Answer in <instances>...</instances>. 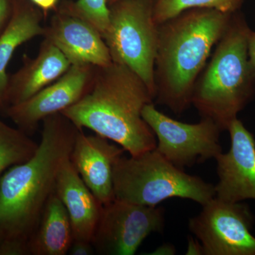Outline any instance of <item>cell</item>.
I'll return each mask as SVG.
<instances>
[{
    "instance_id": "cell-1",
    "label": "cell",
    "mask_w": 255,
    "mask_h": 255,
    "mask_svg": "<svg viewBox=\"0 0 255 255\" xmlns=\"http://www.w3.org/2000/svg\"><path fill=\"white\" fill-rule=\"evenodd\" d=\"M42 124L41 140L35 153L0 179V234L3 239L29 241L81 130L61 113L46 117Z\"/></svg>"
},
{
    "instance_id": "cell-2",
    "label": "cell",
    "mask_w": 255,
    "mask_h": 255,
    "mask_svg": "<svg viewBox=\"0 0 255 255\" xmlns=\"http://www.w3.org/2000/svg\"><path fill=\"white\" fill-rule=\"evenodd\" d=\"M154 99L136 74L112 62L95 67L86 93L60 113L79 129H90L137 156L157 145L155 134L142 117L144 107Z\"/></svg>"
},
{
    "instance_id": "cell-3",
    "label": "cell",
    "mask_w": 255,
    "mask_h": 255,
    "mask_svg": "<svg viewBox=\"0 0 255 255\" xmlns=\"http://www.w3.org/2000/svg\"><path fill=\"white\" fill-rule=\"evenodd\" d=\"M233 14L195 8L158 25L155 65L157 103L181 114L191 105L196 80Z\"/></svg>"
},
{
    "instance_id": "cell-4",
    "label": "cell",
    "mask_w": 255,
    "mask_h": 255,
    "mask_svg": "<svg viewBox=\"0 0 255 255\" xmlns=\"http://www.w3.org/2000/svg\"><path fill=\"white\" fill-rule=\"evenodd\" d=\"M251 31L245 15L241 11L233 13L193 90L191 105L222 131L255 97V74L248 54Z\"/></svg>"
},
{
    "instance_id": "cell-5",
    "label": "cell",
    "mask_w": 255,
    "mask_h": 255,
    "mask_svg": "<svg viewBox=\"0 0 255 255\" xmlns=\"http://www.w3.org/2000/svg\"><path fill=\"white\" fill-rule=\"evenodd\" d=\"M113 184L116 199L147 206L174 197L204 206L216 194L212 184L186 173L155 149L137 156H121L114 165Z\"/></svg>"
},
{
    "instance_id": "cell-6",
    "label": "cell",
    "mask_w": 255,
    "mask_h": 255,
    "mask_svg": "<svg viewBox=\"0 0 255 255\" xmlns=\"http://www.w3.org/2000/svg\"><path fill=\"white\" fill-rule=\"evenodd\" d=\"M154 1L119 0L109 5L110 27L104 39L112 62L136 74L155 99L158 25L153 17Z\"/></svg>"
},
{
    "instance_id": "cell-7",
    "label": "cell",
    "mask_w": 255,
    "mask_h": 255,
    "mask_svg": "<svg viewBox=\"0 0 255 255\" xmlns=\"http://www.w3.org/2000/svg\"><path fill=\"white\" fill-rule=\"evenodd\" d=\"M142 117L157 138L155 150L179 168L216 159L223 152L219 142L222 130L209 119L183 123L159 112L153 103L145 106Z\"/></svg>"
},
{
    "instance_id": "cell-8",
    "label": "cell",
    "mask_w": 255,
    "mask_h": 255,
    "mask_svg": "<svg viewBox=\"0 0 255 255\" xmlns=\"http://www.w3.org/2000/svg\"><path fill=\"white\" fill-rule=\"evenodd\" d=\"M202 206L200 214L189 220V228L204 255H255L254 216L249 206L216 197Z\"/></svg>"
},
{
    "instance_id": "cell-9",
    "label": "cell",
    "mask_w": 255,
    "mask_h": 255,
    "mask_svg": "<svg viewBox=\"0 0 255 255\" xmlns=\"http://www.w3.org/2000/svg\"><path fill=\"white\" fill-rule=\"evenodd\" d=\"M164 226V210L114 199L103 206L92 240L97 254L132 255L152 233Z\"/></svg>"
},
{
    "instance_id": "cell-10",
    "label": "cell",
    "mask_w": 255,
    "mask_h": 255,
    "mask_svg": "<svg viewBox=\"0 0 255 255\" xmlns=\"http://www.w3.org/2000/svg\"><path fill=\"white\" fill-rule=\"evenodd\" d=\"M95 68L91 65H71L66 73L36 95L11 105L8 109L9 117L23 130H34L43 119L60 113L82 98L90 87Z\"/></svg>"
},
{
    "instance_id": "cell-11",
    "label": "cell",
    "mask_w": 255,
    "mask_h": 255,
    "mask_svg": "<svg viewBox=\"0 0 255 255\" xmlns=\"http://www.w3.org/2000/svg\"><path fill=\"white\" fill-rule=\"evenodd\" d=\"M231 148L216 157L219 182L215 197L228 202L255 200V138L240 119L230 124Z\"/></svg>"
},
{
    "instance_id": "cell-12",
    "label": "cell",
    "mask_w": 255,
    "mask_h": 255,
    "mask_svg": "<svg viewBox=\"0 0 255 255\" xmlns=\"http://www.w3.org/2000/svg\"><path fill=\"white\" fill-rule=\"evenodd\" d=\"M124 149L99 135H87L80 130L70 154V162L87 187L102 205L115 199L113 169Z\"/></svg>"
},
{
    "instance_id": "cell-13",
    "label": "cell",
    "mask_w": 255,
    "mask_h": 255,
    "mask_svg": "<svg viewBox=\"0 0 255 255\" xmlns=\"http://www.w3.org/2000/svg\"><path fill=\"white\" fill-rule=\"evenodd\" d=\"M44 38L53 43L71 65L103 67L112 63L110 50L100 32L81 18L57 10Z\"/></svg>"
},
{
    "instance_id": "cell-14",
    "label": "cell",
    "mask_w": 255,
    "mask_h": 255,
    "mask_svg": "<svg viewBox=\"0 0 255 255\" xmlns=\"http://www.w3.org/2000/svg\"><path fill=\"white\" fill-rule=\"evenodd\" d=\"M70 66L63 53L44 38L38 55L34 58L26 56L22 68L9 78L3 102L8 101L11 106L28 100L58 80Z\"/></svg>"
},
{
    "instance_id": "cell-15",
    "label": "cell",
    "mask_w": 255,
    "mask_h": 255,
    "mask_svg": "<svg viewBox=\"0 0 255 255\" xmlns=\"http://www.w3.org/2000/svg\"><path fill=\"white\" fill-rule=\"evenodd\" d=\"M55 193L68 211L74 240L92 243L103 205L87 187L70 159L60 169Z\"/></svg>"
},
{
    "instance_id": "cell-16",
    "label": "cell",
    "mask_w": 255,
    "mask_h": 255,
    "mask_svg": "<svg viewBox=\"0 0 255 255\" xmlns=\"http://www.w3.org/2000/svg\"><path fill=\"white\" fill-rule=\"evenodd\" d=\"M45 14L31 0H16L9 21L0 33V99L3 100L9 84L6 69L18 46L38 36H43Z\"/></svg>"
},
{
    "instance_id": "cell-17",
    "label": "cell",
    "mask_w": 255,
    "mask_h": 255,
    "mask_svg": "<svg viewBox=\"0 0 255 255\" xmlns=\"http://www.w3.org/2000/svg\"><path fill=\"white\" fill-rule=\"evenodd\" d=\"M73 241L68 211L55 191L28 241L30 255H65L68 254Z\"/></svg>"
},
{
    "instance_id": "cell-18",
    "label": "cell",
    "mask_w": 255,
    "mask_h": 255,
    "mask_svg": "<svg viewBox=\"0 0 255 255\" xmlns=\"http://www.w3.org/2000/svg\"><path fill=\"white\" fill-rule=\"evenodd\" d=\"M38 146L22 130L13 128L0 120V174L9 166L26 162Z\"/></svg>"
},
{
    "instance_id": "cell-19",
    "label": "cell",
    "mask_w": 255,
    "mask_h": 255,
    "mask_svg": "<svg viewBox=\"0 0 255 255\" xmlns=\"http://www.w3.org/2000/svg\"><path fill=\"white\" fill-rule=\"evenodd\" d=\"M245 0H155L153 17L157 25L177 16L186 10L206 8L223 12L233 13L241 11Z\"/></svg>"
},
{
    "instance_id": "cell-20",
    "label": "cell",
    "mask_w": 255,
    "mask_h": 255,
    "mask_svg": "<svg viewBox=\"0 0 255 255\" xmlns=\"http://www.w3.org/2000/svg\"><path fill=\"white\" fill-rule=\"evenodd\" d=\"M58 11L87 21L105 37L110 27V6L107 0H78L64 1Z\"/></svg>"
},
{
    "instance_id": "cell-21",
    "label": "cell",
    "mask_w": 255,
    "mask_h": 255,
    "mask_svg": "<svg viewBox=\"0 0 255 255\" xmlns=\"http://www.w3.org/2000/svg\"><path fill=\"white\" fill-rule=\"evenodd\" d=\"M68 253L71 255H92L96 253L91 242L74 240Z\"/></svg>"
},
{
    "instance_id": "cell-22",
    "label": "cell",
    "mask_w": 255,
    "mask_h": 255,
    "mask_svg": "<svg viewBox=\"0 0 255 255\" xmlns=\"http://www.w3.org/2000/svg\"><path fill=\"white\" fill-rule=\"evenodd\" d=\"M12 9V2L9 0H0V33L9 21Z\"/></svg>"
},
{
    "instance_id": "cell-23",
    "label": "cell",
    "mask_w": 255,
    "mask_h": 255,
    "mask_svg": "<svg viewBox=\"0 0 255 255\" xmlns=\"http://www.w3.org/2000/svg\"><path fill=\"white\" fill-rule=\"evenodd\" d=\"M248 59L255 74V31L251 30L248 38Z\"/></svg>"
},
{
    "instance_id": "cell-24",
    "label": "cell",
    "mask_w": 255,
    "mask_h": 255,
    "mask_svg": "<svg viewBox=\"0 0 255 255\" xmlns=\"http://www.w3.org/2000/svg\"><path fill=\"white\" fill-rule=\"evenodd\" d=\"M36 6L43 11L45 15L53 9H56L58 0H31Z\"/></svg>"
},
{
    "instance_id": "cell-25",
    "label": "cell",
    "mask_w": 255,
    "mask_h": 255,
    "mask_svg": "<svg viewBox=\"0 0 255 255\" xmlns=\"http://www.w3.org/2000/svg\"><path fill=\"white\" fill-rule=\"evenodd\" d=\"M186 255H204L202 246H201L200 242L195 241L192 238H189Z\"/></svg>"
},
{
    "instance_id": "cell-26",
    "label": "cell",
    "mask_w": 255,
    "mask_h": 255,
    "mask_svg": "<svg viewBox=\"0 0 255 255\" xmlns=\"http://www.w3.org/2000/svg\"><path fill=\"white\" fill-rule=\"evenodd\" d=\"M176 253L175 248L172 245L166 243L157 248L155 251L149 255H173Z\"/></svg>"
},
{
    "instance_id": "cell-27",
    "label": "cell",
    "mask_w": 255,
    "mask_h": 255,
    "mask_svg": "<svg viewBox=\"0 0 255 255\" xmlns=\"http://www.w3.org/2000/svg\"><path fill=\"white\" fill-rule=\"evenodd\" d=\"M119 1V0H107V2H108V4H114V2H117V1Z\"/></svg>"
},
{
    "instance_id": "cell-28",
    "label": "cell",
    "mask_w": 255,
    "mask_h": 255,
    "mask_svg": "<svg viewBox=\"0 0 255 255\" xmlns=\"http://www.w3.org/2000/svg\"><path fill=\"white\" fill-rule=\"evenodd\" d=\"M1 241H2V236H1V235L0 234V243H1Z\"/></svg>"
},
{
    "instance_id": "cell-29",
    "label": "cell",
    "mask_w": 255,
    "mask_h": 255,
    "mask_svg": "<svg viewBox=\"0 0 255 255\" xmlns=\"http://www.w3.org/2000/svg\"><path fill=\"white\" fill-rule=\"evenodd\" d=\"M1 104H2V102H1V99H0V105H1Z\"/></svg>"
}]
</instances>
